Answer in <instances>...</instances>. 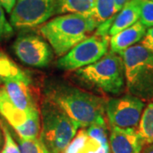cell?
Instances as JSON below:
<instances>
[{
	"instance_id": "obj_1",
	"label": "cell",
	"mask_w": 153,
	"mask_h": 153,
	"mask_svg": "<svg viewBox=\"0 0 153 153\" xmlns=\"http://www.w3.org/2000/svg\"><path fill=\"white\" fill-rule=\"evenodd\" d=\"M45 98L60 107L79 127L104 123L105 100L60 81H51L44 88Z\"/></svg>"
},
{
	"instance_id": "obj_2",
	"label": "cell",
	"mask_w": 153,
	"mask_h": 153,
	"mask_svg": "<svg viewBox=\"0 0 153 153\" xmlns=\"http://www.w3.org/2000/svg\"><path fill=\"white\" fill-rule=\"evenodd\" d=\"M99 23L91 16L80 14H64L45 22L39 33L57 56H63L76 44L90 36Z\"/></svg>"
},
{
	"instance_id": "obj_3",
	"label": "cell",
	"mask_w": 153,
	"mask_h": 153,
	"mask_svg": "<svg viewBox=\"0 0 153 153\" xmlns=\"http://www.w3.org/2000/svg\"><path fill=\"white\" fill-rule=\"evenodd\" d=\"M126 88L143 101L153 100V52L141 44L122 52Z\"/></svg>"
},
{
	"instance_id": "obj_4",
	"label": "cell",
	"mask_w": 153,
	"mask_h": 153,
	"mask_svg": "<svg viewBox=\"0 0 153 153\" xmlns=\"http://www.w3.org/2000/svg\"><path fill=\"white\" fill-rule=\"evenodd\" d=\"M40 117V140L49 153H63L76 135L79 125L45 97L41 104Z\"/></svg>"
},
{
	"instance_id": "obj_5",
	"label": "cell",
	"mask_w": 153,
	"mask_h": 153,
	"mask_svg": "<svg viewBox=\"0 0 153 153\" xmlns=\"http://www.w3.org/2000/svg\"><path fill=\"white\" fill-rule=\"evenodd\" d=\"M75 76L83 83L106 94H118L125 88L123 58L111 51L98 61L76 70Z\"/></svg>"
},
{
	"instance_id": "obj_6",
	"label": "cell",
	"mask_w": 153,
	"mask_h": 153,
	"mask_svg": "<svg viewBox=\"0 0 153 153\" xmlns=\"http://www.w3.org/2000/svg\"><path fill=\"white\" fill-rule=\"evenodd\" d=\"M109 42V35L95 32L61 56L57 61V67L64 71H73L91 65L107 53Z\"/></svg>"
},
{
	"instance_id": "obj_7",
	"label": "cell",
	"mask_w": 153,
	"mask_h": 153,
	"mask_svg": "<svg viewBox=\"0 0 153 153\" xmlns=\"http://www.w3.org/2000/svg\"><path fill=\"white\" fill-rule=\"evenodd\" d=\"M57 11V0H17L10 13V24L16 30H30L47 22Z\"/></svg>"
},
{
	"instance_id": "obj_8",
	"label": "cell",
	"mask_w": 153,
	"mask_h": 153,
	"mask_svg": "<svg viewBox=\"0 0 153 153\" xmlns=\"http://www.w3.org/2000/svg\"><path fill=\"white\" fill-rule=\"evenodd\" d=\"M146 105L131 94L111 98L105 102V113L111 128L137 129Z\"/></svg>"
},
{
	"instance_id": "obj_9",
	"label": "cell",
	"mask_w": 153,
	"mask_h": 153,
	"mask_svg": "<svg viewBox=\"0 0 153 153\" xmlns=\"http://www.w3.org/2000/svg\"><path fill=\"white\" fill-rule=\"evenodd\" d=\"M0 114L16 131L20 139L38 138L41 130L40 111L27 113L18 109L11 102L2 86L0 87Z\"/></svg>"
},
{
	"instance_id": "obj_10",
	"label": "cell",
	"mask_w": 153,
	"mask_h": 153,
	"mask_svg": "<svg viewBox=\"0 0 153 153\" xmlns=\"http://www.w3.org/2000/svg\"><path fill=\"white\" fill-rule=\"evenodd\" d=\"M12 48L19 60L33 67L48 66L53 58L49 44L37 33H22L15 40Z\"/></svg>"
},
{
	"instance_id": "obj_11",
	"label": "cell",
	"mask_w": 153,
	"mask_h": 153,
	"mask_svg": "<svg viewBox=\"0 0 153 153\" xmlns=\"http://www.w3.org/2000/svg\"><path fill=\"white\" fill-rule=\"evenodd\" d=\"M2 87L11 102L18 109L27 113L39 111L31 88V82L10 80L2 85Z\"/></svg>"
},
{
	"instance_id": "obj_12",
	"label": "cell",
	"mask_w": 153,
	"mask_h": 153,
	"mask_svg": "<svg viewBox=\"0 0 153 153\" xmlns=\"http://www.w3.org/2000/svg\"><path fill=\"white\" fill-rule=\"evenodd\" d=\"M109 146L111 153H141L145 143L137 129L111 128Z\"/></svg>"
},
{
	"instance_id": "obj_13",
	"label": "cell",
	"mask_w": 153,
	"mask_h": 153,
	"mask_svg": "<svg viewBox=\"0 0 153 153\" xmlns=\"http://www.w3.org/2000/svg\"><path fill=\"white\" fill-rule=\"evenodd\" d=\"M146 33V27L142 23L137 22L129 27L126 28L110 38V51L120 55L127 49L140 42Z\"/></svg>"
},
{
	"instance_id": "obj_14",
	"label": "cell",
	"mask_w": 153,
	"mask_h": 153,
	"mask_svg": "<svg viewBox=\"0 0 153 153\" xmlns=\"http://www.w3.org/2000/svg\"><path fill=\"white\" fill-rule=\"evenodd\" d=\"M140 0H129L118 13L116 14L109 30L110 37L135 24L140 20Z\"/></svg>"
},
{
	"instance_id": "obj_15",
	"label": "cell",
	"mask_w": 153,
	"mask_h": 153,
	"mask_svg": "<svg viewBox=\"0 0 153 153\" xmlns=\"http://www.w3.org/2000/svg\"><path fill=\"white\" fill-rule=\"evenodd\" d=\"M10 80L31 82L27 73L22 70L4 52L0 50V85L2 86Z\"/></svg>"
},
{
	"instance_id": "obj_16",
	"label": "cell",
	"mask_w": 153,
	"mask_h": 153,
	"mask_svg": "<svg viewBox=\"0 0 153 153\" xmlns=\"http://www.w3.org/2000/svg\"><path fill=\"white\" fill-rule=\"evenodd\" d=\"M57 14L71 13L91 17L94 15V0H57Z\"/></svg>"
},
{
	"instance_id": "obj_17",
	"label": "cell",
	"mask_w": 153,
	"mask_h": 153,
	"mask_svg": "<svg viewBox=\"0 0 153 153\" xmlns=\"http://www.w3.org/2000/svg\"><path fill=\"white\" fill-rule=\"evenodd\" d=\"M137 131L146 145L153 144V103L145 107Z\"/></svg>"
},
{
	"instance_id": "obj_18",
	"label": "cell",
	"mask_w": 153,
	"mask_h": 153,
	"mask_svg": "<svg viewBox=\"0 0 153 153\" xmlns=\"http://www.w3.org/2000/svg\"><path fill=\"white\" fill-rule=\"evenodd\" d=\"M116 16L115 0H94V17L99 25Z\"/></svg>"
},
{
	"instance_id": "obj_19",
	"label": "cell",
	"mask_w": 153,
	"mask_h": 153,
	"mask_svg": "<svg viewBox=\"0 0 153 153\" xmlns=\"http://www.w3.org/2000/svg\"><path fill=\"white\" fill-rule=\"evenodd\" d=\"M0 129L4 136V146L0 153H21L20 147L14 140L5 121L0 117Z\"/></svg>"
},
{
	"instance_id": "obj_20",
	"label": "cell",
	"mask_w": 153,
	"mask_h": 153,
	"mask_svg": "<svg viewBox=\"0 0 153 153\" xmlns=\"http://www.w3.org/2000/svg\"><path fill=\"white\" fill-rule=\"evenodd\" d=\"M19 144L21 153H49L40 138L33 140L20 139Z\"/></svg>"
},
{
	"instance_id": "obj_21",
	"label": "cell",
	"mask_w": 153,
	"mask_h": 153,
	"mask_svg": "<svg viewBox=\"0 0 153 153\" xmlns=\"http://www.w3.org/2000/svg\"><path fill=\"white\" fill-rule=\"evenodd\" d=\"M88 139V135L86 129H80L66 146L63 153H82Z\"/></svg>"
},
{
	"instance_id": "obj_22",
	"label": "cell",
	"mask_w": 153,
	"mask_h": 153,
	"mask_svg": "<svg viewBox=\"0 0 153 153\" xmlns=\"http://www.w3.org/2000/svg\"><path fill=\"white\" fill-rule=\"evenodd\" d=\"M87 134L90 138H93L97 141L101 143L105 146H109L108 138H107V128L105 122L104 123H94L92 125L88 126L86 129Z\"/></svg>"
},
{
	"instance_id": "obj_23",
	"label": "cell",
	"mask_w": 153,
	"mask_h": 153,
	"mask_svg": "<svg viewBox=\"0 0 153 153\" xmlns=\"http://www.w3.org/2000/svg\"><path fill=\"white\" fill-rule=\"evenodd\" d=\"M140 22L146 27H153V2L151 0H140Z\"/></svg>"
},
{
	"instance_id": "obj_24",
	"label": "cell",
	"mask_w": 153,
	"mask_h": 153,
	"mask_svg": "<svg viewBox=\"0 0 153 153\" xmlns=\"http://www.w3.org/2000/svg\"><path fill=\"white\" fill-rule=\"evenodd\" d=\"M14 33V28L8 22L3 7L0 5V43L10 38Z\"/></svg>"
},
{
	"instance_id": "obj_25",
	"label": "cell",
	"mask_w": 153,
	"mask_h": 153,
	"mask_svg": "<svg viewBox=\"0 0 153 153\" xmlns=\"http://www.w3.org/2000/svg\"><path fill=\"white\" fill-rule=\"evenodd\" d=\"M110 146H105L88 136L85 147L82 153H109Z\"/></svg>"
},
{
	"instance_id": "obj_26",
	"label": "cell",
	"mask_w": 153,
	"mask_h": 153,
	"mask_svg": "<svg viewBox=\"0 0 153 153\" xmlns=\"http://www.w3.org/2000/svg\"><path fill=\"white\" fill-rule=\"evenodd\" d=\"M140 42L142 46L153 52V27L148 28L144 38Z\"/></svg>"
},
{
	"instance_id": "obj_27",
	"label": "cell",
	"mask_w": 153,
	"mask_h": 153,
	"mask_svg": "<svg viewBox=\"0 0 153 153\" xmlns=\"http://www.w3.org/2000/svg\"><path fill=\"white\" fill-rule=\"evenodd\" d=\"M17 0H0V5L9 14H10L16 4Z\"/></svg>"
},
{
	"instance_id": "obj_28",
	"label": "cell",
	"mask_w": 153,
	"mask_h": 153,
	"mask_svg": "<svg viewBox=\"0 0 153 153\" xmlns=\"http://www.w3.org/2000/svg\"><path fill=\"white\" fill-rule=\"evenodd\" d=\"M129 0H115V13H118Z\"/></svg>"
},
{
	"instance_id": "obj_29",
	"label": "cell",
	"mask_w": 153,
	"mask_h": 153,
	"mask_svg": "<svg viewBox=\"0 0 153 153\" xmlns=\"http://www.w3.org/2000/svg\"><path fill=\"white\" fill-rule=\"evenodd\" d=\"M141 153H153V144L145 145Z\"/></svg>"
},
{
	"instance_id": "obj_30",
	"label": "cell",
	"mask_w": 153,
	"mask_h": 153,
	"mask_svg": "<svg viewBox=\"0 0 153 153\" xmlns=\"http://www.w3.org/2000/svg\"><path fill=\"white\" fill-rule=\"evenodd\" d=\"M3 146H4V136H3V133L0 129V151L2 150Z\"/></svg>"
},
{
	"instance_id": "obj_31",
	"label": "cell",
	"mask_w": 153,
	"mask_h": 153,
	"mask_svg": "<svg viewBox=\"0 0 153 153\" xmlns=\"http://www.w3.org/2000/svg\"><path fill=\"white\" fill-rule=\"evenodd\" d=\"M151 1H152V2H153V0H151Z\"/></svg>"
}]
</instances>
